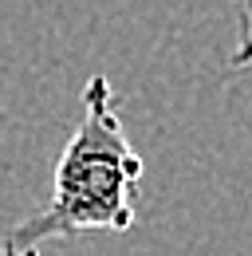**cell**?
<instances>
[{"label":"cell","mask_w":252,"mask_h":256,"mask_svg":"<svg viewBox=\"0 0 252 256\" xmlns=\"http://www.w3.org/2000/svg\"><path fill=\"white\" fill-rule=\"evenodd\" d=\"M142 170L146 162L126 138L110 79L91 75L83 87V114L52 170L48 205L4 232L0 256H40L44 244L83 232H126L138 221Z\"/></svg>","instance_id":"cell-1"},{"label":"cell","mask_w":252,"mask_h":256,"mask_svg":"<svg viewBox=\"0 0 252 256\" xmlns=\"http://www.w3.org/2000/svg\"><path fill=\"white\" fill-rule=\"evenodd\" d=\"M236 67H252V0H236V48H232V60Z\"/></svg>","instance_id":"cell-2"}]
</instances>
